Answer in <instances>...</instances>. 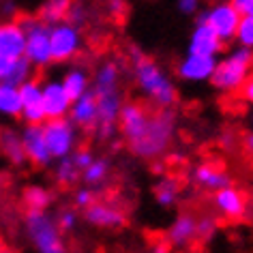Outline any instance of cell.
Masks as SVG:
<instances>
[{
	"label": "cell",
	"instance_id": "cell-10",
	"mask_svg": "<svg viewBox=\"0 0 253 253\" xmlns=\"http://www.w3.org/2000/svg\"><path fill=\"white\" fill-rule=\"evenodd\" d=\"M214 67H217V56H204V54H193L187 52L185 58L178 62L176 73L182 82L189 84H200V82H211Z\"/></svg>",
	"mask_w": 253,
	"mask_h": 253
},
{
	"label": "cell",
	"instance_id": "cell-38",
	"mask_svg": "<svg viewBox=\"0 0 253 253\" xmlns=\"http://www.w3.org/2000/svg\"><path fill=\"white\" fill-rule=\"evenodd\" d=\"M240 92H243V99L253 105V75H249V78L245 80V84L240 86Z\"/></svg>",
	"mask_w": 253,
	"mask_h": 253
},
{
	"label": "cell",
	"instance_id": "cell-3",
	"mask_svg": "<svg viewBox=\"0 0 253 253\" xmlns=\"http://www.w3.org/2000/svg\"><path fill=\"white\" fill-rule=\"evenodd\" d=\"M251 69H253V49L238 45L225 58L217 60L211 84L221 92H238L240 86L245 84V80L251 75Z\"/></svg>",
	"mask_w": 253,
	"mask_h": 253
},
{
	"label": "cell",
	"instance_id": "cell-35",
	"mask_svg": "<svg viewBox=\"0 0 253 253\" xmlns=\"http://www.w3.org/2000/svg\"><path fill=\"white\" fill-rule=\"evenodd\" d=\"M71 159L75 161V166H78L80 169H84V168H88V166L92 163L94 155L90 153V150H73V153H71Z\"/></svg>",
	"mask_w": 253,
	"mask_h": 253
},
{
	"label": "cell",
	"instance_id": "cell-29",
	"mask_svg": "<svg viewBox=\"0 0 253 253\" xmlns=\"http://www.w3.org/2000/svg\"><path fill=\"white\" fill-rule=\"evenodd\" d=\"M107 174H110V163H107V159H92L90 166L82 169V178H84L88 187L101 185V182L107 178Z\"/></svg>",
	"mask_w": 253,
	"mask_h": 253
},
{
	"label": "cell",
	"instance_id": "cell-33",
	"mask_svg": "<svg viewBox=\"0 0 253 253\" xmlns=\"http://www.w3.org/2000/svg\"><path fill=\"white\" fill-rule=\"evenodd\" d=\"M92 202H97V198H94V191L90 187H80L78 191H75V206L82 208V211L90 206Z\"/></svg>",
	"mask_w": 253,
	"mask_h": 253
},
{
	"label": "cell",
	"instance_id": "cell-28",
	"mask_svg": "<svg viewBox=\"0 0 253 253\" xmlns=\"http://www.w3.org/2000/svg\"><path fill=\"white\" fill-rule=\"evenodd\" d=\"M24 204L28 206V211H47V206L52 204V193L41 185H33L24 193Z\"/></svg>",
	"mask_w": 253,
	"mask_h": 253
},
{
	"label": "cell",
	"instance_id": "cell-36",
	"mask_svg": "<svg viewBox=\"0 0 253 253\" xmlns=\"http://www.w3.org/2000/svg\"><path fill=\"white\" fill-rule=\"evenodd\" d=\"M84 20H86V9L82 7V4L73 2V4H71V9H69L67 22H71V24H75V26H80V24L84 22Z\"/></svg>",
	"mask_w": 253,
	"mask_h": 253
},
{
	"label": "cell",
	"instance_id": "cell-15",
	"mask_svg": "<svg viewBox=\"0 0 253 253\" xmlns=\"http://www.w3.org/2000/svg\"><path fill=\"white\" fill-rule=\"evenodd\" d=\"M225 43L219 39L217 33L208 26L204 22H198L195 28L191 30V37H189V45H187V52H193V54H204V56H217L221 54Z\"/></svg>",
	"mask_w": 253,
	"mask_h": 253
},
{
	"label": "cell",
	"instance_id": "cell-5",
	"mask_svg": "<svg viewBox=\"0 0 253 253\" xmlns=\"http://www.w3.org/2000/svg\"><path fill=\"white\" fill-rule=\"evenodd\" d=\"M26 30V49L24 56L35 69H45L52 65V49H49V24L41 17H24Z\"/></svg>",
	"mask_w": 253,
	"mask_h": 253
},
{
	"label": "cell",
	"instance_id": "cell-16",
	"mask_svg": "<svg viewBox=\"0 0 253 253\" xmlns=\"http://www.w3.org/2000/svg\"><path fill=\"white\" fill-rule=\"evenodd\" d=\"M24 49H26V30L22 20H9L0 24V54L24 56Z\"/></svg>",
	"mask_w": 253,
	"mask_h": 253
},
{
	"label": "cell",
	"instance_id": "cell-22",
	"mask_svg": "<svg viewBox=\"0 0 253 253\" xmlns=\"http://www.w3.org/2000/svg\"><path fill=\"white\" fill-rule=\"evenodd\" d=\"M60 82H62V86H65L67 94L71 97V101L90 90V78H88L86 69H82V67H71L65 75H62Z\"/></svg>",
	"mask_w": 253,
	"mask_h": 253
},
{
	"label": "cell",
	"instance_id": "cell-31",
	"mask_svg": "<svg viewBox=\"0 0 253 253\" xmlns=\"http://www.w3.org/2000/svg\"><path fill=\"white\" fill-rule=\"evenodd\" d=\"M214 232H217V221H214L212 217H202V219H198V223H195V238L211 240L214 236Z\"/></svg>",
	"mask_w": 253,
	"mask_h": 253
},
{
	"label": "cell",
	"instance_id": "cell-14",
	"mask_svg": "<svg viewBox=\"0 0 253 253\" xmlns=\"http://www.w3.org/2000/svg\"><path fill=\"white\" fill-rule=\"evenodd\" d=\"M84 219L86 223L92 227H101V230H116V227L125 225V214L112 204H103V202H92L88 208H84Z\"/></svg>",
	"mask_w": 253,
	"mask_h": 253
},
{
	"label": "cell",
	"instance_id": "cell-9",
	"mask_svg": "<svg viewBox=\"0 0 253 253\" xmlns=\"http://www.w3.org/2000/svg\"><path fill=\"white\" fill-rule=\"evenodd\" d=\"M22 97V114L20 118L26 125H43L45 123V110H43V82L37 78H28L20 84Z\"/></svg>",
	"mask_w": 253,
	"mask_h": 253
},
{
	"label": "cell",
	"instance_id": "cell-8",
	"mask_svg": "<svg viewBox=\"0 0 253 253\" xmlns=\"http://www.w3.org/2000/svg\"><path fill=\"white\" fill-rule=\"evenodd\" d=\"M240 17H243V13L234 7L230 0H221V2H214L212 7H208L204 13L200 15V22L208 24V26L217 33L219 39L227 43V41H234Z\"/></svg>",
	"mask_w": 253,
	"mask_h": 253
},
{
	"label": "cell",
	"instance_id": "cell-41",
	"mask_svg": "<svg viewBox=\"0 0 253 253\" xmlns=\"http://www.w3.org/2000/svg\"><path fill=\"white\" fill-rule=\"evenodd\" d=\"M247 150H249V153L253 155V135L247 137Z\"/></svg>",
	"mask_w": 253,
	"mask_h": 253
},
{
	"label": "cell",
	"instance_id": "cell-20",
	"mask_svg": "<svg viewBox=\"0 0 253 253\" xmlns=\"http://www.w3.org/2000/svg\"><path fill=\"white\" fill-rule=\"evenodd\" d=\"M195 223H198V219H193L191 214H178L168 230L169 245L185 247V245L191 243L195 238Z\"/></svg>",
	"mask_w": 253,
	"mask_h": 253
},
{
	"label": "cell",
	"instance_id": "cell-26",
	"mask_svg": "<svg viewBox=\"0 0 253 253\" xmlns=\"http://www.w3.org/2000/svg\"><path fill=\"white\" fill-rule=\"evenodd\" d=\"M178 195H180V185L176 178H161L159 182L155 185V200L159 202V206L163 208H169L178 202Z\"/></svg>",
	"mask_w": 253,
	"mask_h": 253
},
{
	"label": "cell",
	"instance_id": "cell-30",
	"mask_svg": "<svg viewBox=\"0 0 253 253\" xmlns=\"http://www.w3.org/2000/svg\"><path fill=\"white\" fill-rule=\"evenodd\" d=\"M234 39L238 41V45H240V47H249V49H253V15H251V13H245L243 17H240Z\"/></svg>",
	"mask_w": 253,
	"mask_h": 253
},
{
	"label": "cell",
	"instance_id": "cell-7",
	"mask_svg": "<svg viewBox=\"0 0 253 253\" xmlns=\"http://www.w3.org/2000/svg\"><path fill=\"white\" fill-rule=\"evenodd\" d=\"M49 49H52V62H69L80 54L82 49V33L80 26L71 22H58L49 26Z\"/></svg>",
	"mask_w": 253,
	"mask_h": 253
},
{
	"label": "cell",
	"instance_id": "cell-32",
	"mask_svg": "<svg viewBox=\"0 0 253 253\" xmlns=\"http://www.w3.org/2000/svg\"><path fill=\"white\" fill-rule=\"evenodd\" d=\"M78 212L73 211V208H67V211H62L58 214V219H56V223H58L60 227V232L65 234V232H73L75 227H78Z\"/></svg>",
	"mask_w": 253,
	"mask_h": 253
},
{
	"label": "cell",
	"instance_id": "cell-39",
	"mask_svg": "<svg viewBox=\"0 0 253 253\" xmlns=\"http://www.w3.org/2000/svg\"><path fill=\"white\" fill-rule=\"evenodd\" d=\"M230 2H232L234 7H236L243 15H245V13H249L251 7H253V0H230Z\"/></svg>",
	"mask_w": 253,
	"mask_h": 253
},
{
	"label": "cell",
	"instance_id": "cell-42",
	"mask_svg": "<svg viewBox=\"0 0 253 253\" xmlns=\"http://www.w3.org/2000/svg\"><path fill=\"white\" fill-rule=\"evenodd\" d=\"M251 125H253V110H251Z\"/></svg>",
	"mask_w": 253,
	"mask_h": 253
},
{
	"label": "cell",
	"instance_id": "cell-12",
	"mask_svg": "<svg viewBox=\"0 0 253 253\" xmlns=\"http://www.w3.org/2000/svg\"><path fill=\"white\" fill-rule=\"evenodd\" d=\"M71 107V97L67 94L60 80H47L43 82V110L45 118H62L69 116Z\"/></svg>",
	"mask_w": 253,
	"mask_h": 253
},
{
	"label": "cell",
	"instance_id": "cell-40",
	"mask_svg": "<svg viewBox=\"0 0 253 253\" xmlns=\"http://www.w3.org/2000/svg\"><path fill=\"white\" fill-rule=\"evenodd\" d=\"M153 253H168V243H157L153 247Z\"/></svg>",
	"mask_w": 253,
	"mask_h": 253
},
{
	"label": "cell",
	"instance_id": "cell-43",
	"mask_svg": "<svg viewBox=\"0 0 253 253\" xmlns=\"http://www.w3.org/2000/svg\"><path fill=\"white\" fill-rule=\"evenodd\" d=\"M249 13H251V15H253V7H251V11H249Z\"/></svg>",
	"mask_w": 253,
	"mask_h": 253
},
{
	"label": "cell",
	"instance_id": "cell-6",
	"mask_svg": "<svg viewBox=\"0 0 253 253\" xmlns=\"http://www.w3.org/2000/svg\"><path fill=\"white\" fill-rule=\"evenodd\" d=\"M43 135H45L52 159L69 157L75 150V146H78V126L71 123L69 116L47 118L43 123Z\"/></svg>",
	"mask_w": 253,
	"mask_h": 253
},
{
	"label": "cell",
	"instance_id": "cell-1",
	"mask_svg": "<svg viewBox=\"0 0 253 253\" xmlns=\"http://www.w3.org/2000/svg\"><path fill=\"white\" fill-rule=\"evenodd\" d=\"M118 129L131 153L140 159H159L174 140V118L166 112L150 114L140 103H123Z\"/></svg>",
	"mask_w": 253,
	"mask_h": 253
},
{
	"label": "cell",
	"instance_id": "cell-19",
	"mask_svg": "<svg viewBox=\"0 0 253 253\" xmlns=\"http://www.w3.org/2000/svg\"><path fill=\"white\" fill-rule=\"evenodd\" d=\"M193 180L198 182V187L206 189V191H219V189H223L227 185H232L230 182V176H227L223 169L212 166V163H202V166L195 168L193 172Z\"/></svg>",
	"mask_w": 253,
	"mask_h": 253
},
{
	"label": "cell",
	"instance_id": "cell-34",
	"mask_svg": "<svg viewBox=\"0 0 253 253\" xmlns=\"http://www.w3.org/2000/svg\"><path fill=\"white\" fill-rule=\"evenodd\" d=\"M202 7V0H176V9L182 15H195Z\"/></svg>",
	"mask_w": 253,
	"mask_h": 253
},
{
	"label": "cell",
	"instance_id": "cell-27",
	"mask_svg": "<svg viewBox=\"0 0 253 253\" xmlns=\"http://www.w3.org/2000/svg\"><path fill=\"white\" fill-rule=\"evenodd\" d=\"M80 176H82V169L75 166V161L71 159V155L58 159V166H56V169H54V178H56L58 185L71 187V185H75V182L80 180Z\"/></svg>",
	"mask_w": 253,
	"mask_h": 253
},
{
	"label": "cell",
	"instance_id": "cell-24",
	"mask_svg": "<svg viewBox=\"0 0 253 253\" xmlns=\"http://www.w3.org/2000/svg\"><path fill=\"white\" fill-rule=\"evenodd\" d=\"M120 84V67L116 62L107 60L97 69V75H94V92H103V90H114Z\"/></svg>",
	"mask_w": 253,
	"mask_h": 253
},
{
	"label": "cell",
	"instance_id": "cell-18",
	"mask_svg": "<svg viewBox=\"0 0 253 253\" xmlns=\"http://www.w3.org/2000/svg\"><path fill=\"white\" fill-rule=\"evenodd\" d=\"M214 206L225 219H240L247 212V200L236 187L227 185L214 191Z\"/></svg>",
	"mask_w": 253,
	"mask_h": 253
},
{
	"label": "cell",
	"instance_id": "cell-21",
	"mask_svg": "<svg viewBox=\"0 0 253 253\" xmlns=\"http://www.w3.org/2000/svg\"><path fill=\"white\" fill-rule=\"evenodd\" d=\"M0 153L13 163V166H24L26 163V153H24L22 135L11 129H4L0 133Z\"/></svg>",
	"mask_w": 253,
	"mask_h": 253
},
{
	"label": "cell",
	"instance_id": "cell-23",
	"mask_svg": "<svg viewBox=\"0 0 253 253\" xmlns=\"http://www.w3.org/2000/svg\"><path fill=\"white\" fill-rule=\"evenodd\" d=\"M20 114H22L20 86H15V84H0V116L20 118Z\"/></svg>",
	"mask_w": 253,
	"mask_h": 253
},
{
	"label": "cell",
	"instance_id": "cell-2",
	"mask_svg": "<svg viewBox=\"0 0 253 253\" xmlns=\"http://www.w3.org/2000/svg\"><path fill=\"white\" fill-rule=\"evenodd\" d=\"M133 75L135 84L148 101H153L159 107H172L176 103V86L169 80V75L163 71V67L157 60L144 56L142 52L133 49Z\"/></svg>",
	"mask_w": 253,
	"mask_h": 253
},
{
	"label": "cell",
	"instance_id": "cell-11",
	"mask_svg": "<svg viewBox=\"0 0 253 253\" xmlns=\"http://www.w3.org/2000/svg\"><path fill=\"white\" fill-rule=\"evenodd\" d=\"M20 135L24 144V153H26V161L39 168H45L54 161L52 155H49L45 135H43V125H26Z\"/></svg>",
	"mask_w": 253,
	"mask_h": 253
},
{
	"label": "cell",
	"instance_id": "cell-17",
	"mask_svg": "<svg viewBox=\"0 0 253 253\" xmlns=\"http://www.w3.org/2000/svg\"><path fill=\"white\" fill-rule=\"evenodd\" d=\"M33 65L26 60V56H2L0 54V84H15L33 78Z\"/></svg>",
	"mask_w": 253,
	"mask_h": 253
},
{
	"label": "cell",
	"instance_id": "cell-13",
	"mask_svg": "<svg viewBox=\"0 0 253 253\" xmlns=\"http://www.w3.org/2000/svg\"><path fill=\"white\" fill-rule=\"evenodd\" d=\"M69 118L80 129H94L99 125V105H97V97H94L92 90H88L82 97L71 101Z\"/></svg>",
	"mask_w": 253,
	"mask_h": 253
},
{
	"label": "cell",
	"instance_id": "cell-25",
	"mask_svg": "<svg viewBox=\"0 0 253 253\" xmlns=\"http://www.w3.org/2000/svg\"><path fill=\"white\" fill-rule=\"evenodd\" d=\"M71 4H73V0H45L39 9V17L45 24H49V26L58 24V22H65Z\"/></svg>",
	"mask_w": 253,
	"mask_h": 253
},
{
	"label": "cell",
	"instance_id": "cell-37",
	"mask_svg": "<svg viewBox=\"0 0 253 253\" xmlns=\"http://www.w3.org/2000/svg\"><path fill=\"white\" fill-rule=\"evenodd\" d=\"M107 11H110V15L114 17H120L126 11V4H125V0H110L107 2Z\"/></svg>",
	"mask_w": 253,
	"mask_h": 253
},
{
	"label": "cell",
	"instance_id": "cell-4",
	"mask_svg": "<svg viewBox=\"0 0 253 253\" xmlns=\"http://www.w3.org/2000/svg\"><path fill=\"white\" fill-rule=\"evenodd\" d=\"M24 225L37 253H67L60 227L56 219L47 214V211H28Z\"/></svg>",
	"mask_w": 253,
	"mask_h": 253
}]
</instances>
